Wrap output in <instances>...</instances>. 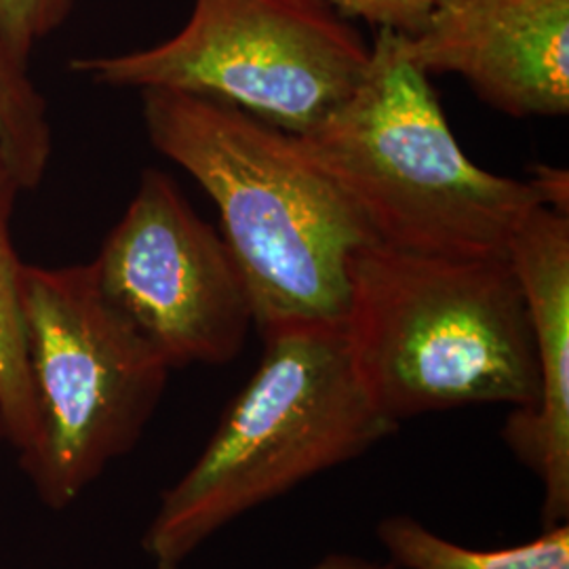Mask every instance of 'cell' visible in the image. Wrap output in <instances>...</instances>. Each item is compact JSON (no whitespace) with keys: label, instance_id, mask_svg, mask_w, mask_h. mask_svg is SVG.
<instances>
[{"label":"cell","instance_id":"1","mask_svg":"<svg viewBox=\"0 0 569 569\" xmlns=\"http://www.w3.org/2000/svg\"><path fill=\"white\" fill-rule=\"evenodd\" d=\"M142 114L150 143L218 207L253 327L262 336L346 327L350 262L378 239L291 136L232 103L178 91H142Z\"/></svg>","mask_w":569,"mask_h":569},{"label":"cell","instance_id":"2","mask_svg":"<svg viewBox=\"0 0 569 569\" xmlns=\"http://www.w3.org/2000/svg\"><path fill=\"white\" fill-rule=\"evenodd\" d=\"M346 338L390 422L540 395L528 305L509 258H448L373 241L350 262Z\"/></svg>","mask_w":569,"mask_h":569},{"label":"cell","instance_id":"3","mask_svg":"<svg viewBox=\"0 0 569 569\" xmlns=\"http://www.w3.org/2000/svg\"><path fill=\"white\" fill-rule=\"evenodd\" d=\"M262 338L260 366L143 531L152 569H182L220 529L399 428L371 403L346 327H291Z\"/></svg>","mask_w":569,"mask_h":569},{"label":"cell","instance_id":"4","mask_svg":"<svg viewBox=\"0 0 569 569\" xmlns=\"http://www.w3.org/2000/svg\"><path fill=\"white\" fill-rule=\"evenodd\" d=\"M306 161L333 183L380 243L448 258H509L536 186L472 163L449 129L430 79L378 30L366 79L302 136Z\"/></svg>","mask_w":569,"mask_h":569},{"label":"cell","instance_id":"5","mask_svg":"<svg viewBox=\"0 0 569 569\" xmlns=\"http://www.w3.org/2000/svg\"><path fill=\"white\" fill-rule=\"evenodd\" d=\"M21 317L39 443L23 470L68 509L142 439L171 367L100 289L89 264L21 268Z\"/></svg>","mask_w":569,"mask_h":569},{"label":"cell","instance_id":"6","mask_svg":"<svg viewBox=\"0 0 569 569\" xmlns=\"http://www.w3.org/2000/svg\"><path fill=\"white\" fill-rule=\"evenodd\" d=\"M369 63L371 47L323 0H194L171 39L77 58L70 70L103 87L232 103L302 136L361 84Z\"/></svg>","mask_w":569,"mask_h":569},{"label":"cell","instance_id":"7","mask_svg":"<svg viewBox=\"0 0 569 569\" xmlns=\"http://www.w3.org/2000/svg\"><path fill=\"white\" fill-rule=\"evenodd\" d=\"M89 266L103 296L171 369L226 366L243 352L253 327L243 272L222 232L163 171H143Z\"/></svg>","mask_w":569,"mask_h":569},{"label":"cell","instance_id":"8","mask_svg":"<svg viewBox=\"0 0 569 569\" xmlns=\"http://www.w3.org/2000/svg\"><path fill=\"white\" fill-rule=\"evenodd\" d=\"M395 53L425 77L458 74L517 117L569 112V0H435Z\"/></svg>","mask_w":569,"mask_h":569},{"label":"cell","instance_id":"9","mask_svg":"<svg viewBox=\"0 0 569 569\" xmlns=\"http://www.w3.org/2000/svg\"><path fill=\"white\" fill-rule=\"evenodd\" d=\"M509 260L528 305L540 395L512 409L502 441L542 486V526L569 519V216L538 207L515 234Z\"/></svg>","mask_w":569,"mask_h":569},{"label":"cell","instance_id":"10","mask_svg":"<svg viewBox=\"0 0 569 569\" xmlns=\"http://www.w3.org/2000/svg\"><path fill=\"white\" fill-rule=\"evenodd\" d=\"M21 192L0 154V413L7 441L26 467L39 443V418L30 387L21 317L23 262L11 239V211Z\"/></svg>","mask_w":569,"mask_h":569},{"label":"cell","instance_id":"11","mask_svg":"<svg viewBox=\"0 0 569 569\" xmlns=\"http://www.w3.org/2000/svg\"><path fill=\"white\" fill-rule=\"evenodd\" d=\"M376 536L397 568L403 569H569V521L509 549H468L409 515L378 523Z\"/></svg>","mask_w":569,"mask_h":569},{"label":"cell","instance_id":"12","mask_svg":"<svg viewBox=\"0 0 569 569\" xmlns=\"http://www.w3.org/2000/svg\"><path fill=\"white\" fill-rule=\"evenodd\" d=\"M53 152L47 102L0 32V154L21 190L41 183Z\"/></svg>","mask_w":569,"mask_h":569},{"label":"cell","instance_id":"13","mask_svg":"<svg viewBox=\"0 0 569 569\" xmlns=\"http://www.w3.org/2000/svg\"><path fill=\"white\" fill-rule=\"evenodd\" d=\"M74 0H0V32L20 60L56 32L72 11Z\"/></svg>","mask_w":569,"mask_h":569},{"label":"cell","instance_id":"14","mask_svg":"<svg viewBox=\"0 0 569 569\" xmlns=\"http://www.w3.org/2000/svg\"><path fill=\"white\" fill-rule=\"evenodd\" d=\"M345 18H357L378 30L411 34L420 28L435 0H323Z\"/></svg>","mask_w":569,"mask_h":569},{"label":"cell","instance_id":"15","mask_svg":"<svg viewBox=\"0 0 569 569\" xmlns=\"http://www.w3.org/2000/svg\"><path fill=\"white\" fill-rule=\"evenodd\" d=\"M531 183L540 192L545 207H549L561 216H569V178L566 169L538 164L533 169Z\"/></svg>","mask_w":569,"mask_h":569},{"label":"cell","instance_id":"16","mask_svg":"<svg viewBox=\"0 0 569 569\" xmlns=\"http://www.w3.org/2000/svg\"><path fill=\"white\" fill-rule=\"evenodd\" d=\"M308 569H390L382 563L369 561L366 557L350 555V552H329L321 557L317 563H312Z\"/></svg>","mask_w":569,"mask_h":569},{"label":"cell","instance_id":"17","mask_svg":"<svg viewBox=\"0 0 569 569\" xmlns=\"http://www.w3.org/2000/svg\"><path fill=\"white\" fill-rule=\"evenodd\" d=\"M7 441V430H4V422H2V413H0V443Z\"/></svg>","mask_w":569,"mask_h":569}]
</instances>
